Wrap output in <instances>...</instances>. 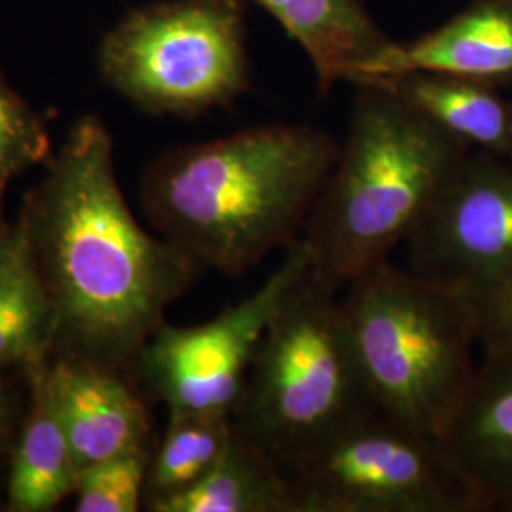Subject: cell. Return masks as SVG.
<instances>
[{"label":"cell","mask_w":512,"mask_h":512,"mask_svg":"<svg viewBox=\"0 0 512 512\" xmlns=\"http://www.w3.org/2000/svg\"><path fill=\"white\" fill-rule=\"evenodd\" d=\"M442 74L490 86L512 82V0H475L439 29L408 44L391 42L353 84L403 74Z\"/></svg>","instance_id":"12"},{"label":"cell","mask_w":512,"mask_h":512,"mask_svg":"<svg viewBox=\"0 0 512 512\" xmlns=\"http://www.w3.org/2000/svg\"><path fill=\"white\" fill-rule=\"evenodd\" d=\"M124 368L52 355L46 378L78 473L99 461L148 448L147 406Z\"/></svg>","instance_id":"11"},{"label":"cell","mask_w":512,"mask_h":512,"mask_svg":"<svg viewBox=\"0 0 512 512\" xmlns=\"http://www.w3.org/2000/svg\"><path fill=\"white\" fill-rule=\"evenodd\" d=\"M370 410L376 404L349 340L340 289L310 266L256 349L234 425L283 467Z\"/></svg>","instance_id":"5"},{"label":"cell","mask_w":512,"mask_h":512,"mask_svg":"<svg viewBox=\"0 0 512 512\" xmlns=\"http://www.w3.org/2000/svg\"><path fill=\"white\" fill-rule=\"evenodd\" d=\"M50 148L46 122L0 73V203L8 184L46 162Z\"/></svg>","instance_id":"20"},{"label":"cell","mask_w":512,"mask_h":512,"mask_svg":"<svg viewBox=\"0 0 512 512\" xmlns=\"http://www.w3.org/2000/svg\"><path fill=\"white\" fill-rule=\"evenodd\" d=\"M48 361L25 374L29 395L8 459L6 511H52L76 490L78 469L50 395Z\"/></svg>","instance_id":"13"},{"label":"cell","mask_w":512,"mask_h":512,"mask_svg":"<svg viewBox=\"0 0 512 512\" xmlns=\"http://www.w3.org/2000/svg\"><path fill=\"white\" fill-rule=\"evenodd\" d=\"M150 511L294 512V501L281 465L234 425L230 444L211 471Z\"/></svg>","instance_id":"16"},{"label":"cell","mask_w":512,"mask_h":512,"mask_svg":"<svg viewBox=\"0 0 512 512\" xmlns=\"http://www.w3.org/2000/svg\"><path fill=\"white\" fill-rule=\"evenodd\" d=\"M25 404L10 372H0V467H8Z\"/></svg>","instance_id":"22"},{"label":"cell","mask_w":512,"mask_h":512,"mask_svg":"<svg viewBox=\"0 0 512 512\" xmlns=\"http://www.w3.org/2000/svg\"><path fill=\"white\" fill-rule=\"evenodd\" d=\"M241 0H164L120 19L103 38V80L137 109L190 118L249 90Z\"/></svg>","instance_id":"6"},{"label":"cell","mask_w":512,"mask_h":512,"mask_svg":"<svg viewBox=\"0 0 512 512\" xmlns=\"http://www.w3.org/2000/svg\"><path fill=\"white\" fill-rule=\"evenodd\" d=\"M57 317L33 256L16 224V238L0 264V372L23 376L54 355Z\"/></svg>","instance_id":"17"},{"label":"cell","mask_w":512,"mask_h":512,"mask_svg":"<svg viewBox=\"0 0 512 512\" xmlns=\"http://www.w3.org/2000/svg\"><path fill=\"white\" fill-rule=\"evenodd\" d=\"M310 266L300 238L255 293L215 319L196 327L164 323L131 370L169 412H232L270 321Z\"/></svg>","instance_id":"8"},{"label":"cell","mask_w":512,"mask_h":512,"mask_svg":"<svg viewBox=\"0 0 512 512\" xmlns=\"http://www.w3.org/2000/svg\"><path fill=\"white\" fill-rule=\"evenodd\" d=\"M412 270L471 298L512 283V160L467 152L406 239Z\"/></svg>","instance_id":"9"},{"label":"cell","mask_w":512,"mask_h":512,"mask_svg":"<svg viewBox=\"0 0 512 512\" xmlns=\"http://www.w3.org/2000/svg\"><path fill=\"white\" fill-rule=\"evenodd\" d=\"M340 143L310 124H264L165 152L141 200L160 236L200 268L238 277L302 238Z\"/></svg>","instance_id":"2"},{"label":"cell","mask_w":512,"mask_h":512,"mask_svg":"<svg viewBox=\"0 0 512 512\" xmlns=\"http://www.w3.org/2000/svg\"><path fill=\"white\" fill-rule=\"evenodd\" d=\"M482 351L437 440L473 511L512 512V348Z\"/></svg>","instance_id":"10"},{"label":"cell","mask_w":512,"mask_h":512,"mask_svg":"<svg viewBox=\"0 0 512 512\" xmlns=\"http://www.w3.org/2000/svg\"><path fill=\"white\" fill-rule=\"evenodd\" d=\"M294 512H471L439 440L378 408L287 461Z\"/></svg>","instance_id":"7"},{"label":"cell","mask_w":512,"mask_h":512,"mask_svg":"<svg viewBox=\"0 0 512 512\" xmlns=\"http://www.w3.org/2000/svg\"><path fill=\"white\" fill-rule=\"evenodd\" d=\"M150 448L86 467L76 478V511L137 512L145 505Z\"/></svg>","instance_id":"19"},{"label":"cell","mask_w":512,"mask_h":512,"mask_svg":"<svg viewBox=\"0 0 512 512\" xmlns=\"http://www.w3.org/2000/svg\"><path fill=\"white\" fill-rule=\"evenodd\" d=\"M473 302L482 349L512 348V283Z\"/></svg>","instance_id":"21"},{"label":"cell","mask_w":512,"mask_h":512,"mask_svg":"<svg viewBox=\"0 0 512 512\" xmlns=\"http://www.w3.org/2000/svg\"><path fill=\"white\" fill-rule=\"evenodd\" d=\"M234 435L232 412H169L164 439L148 465V511L194 486L224 454Z\"/></svg>","instance_id":"18"},{"label":"cell","mask_w":512,"mask_h":512,"mask_svg":"<svg viewBox=\"0 0 512 512\" xmlns=\"http://www.w3.org/2000/svg\"><path fill=\"white\" fill-rule=\"evenodd\" d=\"M18 226L54 304V355L131 368L200 270L133 219L109 129L93 114L69 129Z\"/></svg>","instance_id":"1"},{"label":"cell","mask_w":512,"mask_h":512,"mask_svg":"<svg viewBox=\"0 0 512 512\" xmlns=\"http://www.w3.org/2000/svg\"><path fill=\"white\" fill-rule=\"evenodd\" d=\"M340 306L376 408L439 439L476 370L473 298L385 260L346 285Z\"/></svg>","instance_id":"4"},{"label":"cell","mask_w":512,"mask_h":512,"mask_svg":"<svg viewBox=\"0 0 512 512\" xmlns=\"http://www.w3.org/2000/svg\"><path fill=\"white\" fill-rule=\"evenodd\" d=\"M16 238V226H8L2 219V203H0V264L6 260Z\"/></svg>","instance_id":"23"},{"label":"cell","mask_w":512,"mask_h":512,"mask_svg":"<svg viewBox=\"0 0 512 512\" xmlns=\"http://www.w3.org/2000/svg\"><path fill=\"white\" fill-rule=\"evenodd\" d=\"M348 135L302 232L340 291L406 243L471 148L380 84H357Z\"/></svg>","instance_id":"3"},{"label":"cell","mask_w":512,"mask_h":512,"mask_svg":"<svg viewBox=\"0 0 512 512\" xmlns=\"http://www.w3.org/2000/svg\"><path fill=\"white\" fill-rule=\"evenodd\" d=\"M310 57L321 92L355 76L391 44L363 0H255Z\"/></svg>","instance_id":"14"},{"label":"cell","mask_w":512,"mask_h":512,"mask_svg":"<svg viewBox=\"0 0 512 512\" xmlns=\"http://www.w3.org/2000/svg\"><path fill=\"white\" fill-rule=\"evenodd\" d=\"M403 97L469 148L512 160V101L475 80L412 73L370 82Z\"/></svg>","instance_id":"15"}]
</instances>
